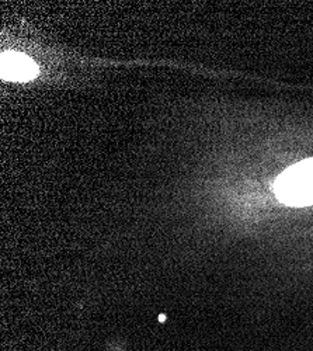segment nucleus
<instances>
[{
	"mask_svg": "<svg viewBox=\"0 0 313 351\" xmlns=\"http://www.w3.org/2000/svg\"><path fill=\"white\" fill-rule=\"evenodd\" d=\"M274 193L286 206H313V158L284 170L275 180Z\"/></svg>",
	"mask_w": 313,
	"mask_h": 351,
	"instance_id": "1",
	"label": "nucleus"
},
{
	"mask_svg": "<svg viewBox=\"0 0 313 351\" xmlns=\"http://www.w3.org/2000/svg\"><path fill=\"white\" fill-rule=\"evenodd\" d=\"M0 75L3 80L9 82H28L38 75V66L25 53L3 52Z\"/></svg>",
	"mask_w": 313,
	"mask_h": 351,
	"instance_id": "2",
	"label": "nucleus"
}]
</instances>
